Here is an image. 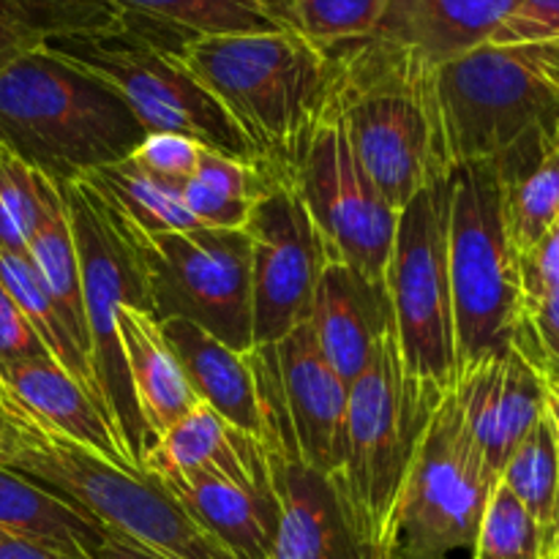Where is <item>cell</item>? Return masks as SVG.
<instances>
[{
    "label": "cell",
    "instance_id": "cell-32",
    "mask_svg": "<svg viewBox=\"0 0 559 559\" xmlns=\"http://www.w3.org/2000/svg\"><path fill=\"white\" fill-rule=\"evenodd\" d=\"M500 484H506L516 500L538 519L549 540L559 497V435L549 415L544 413V418L519 442L502 469Z\"/></svg>",
    "mask_w": 559,
    "mask_h": 559
},
{
    "label": "cell",
    "instance_id": "cell-10",
    "mask_svg": "<svg viewBox=\"0 0 559 559\" xmlns=\"http://www.w3.org/2000/svg\"><path fill=\"white\" fill-rule=\"evenodd\" d=\"M69 207L71 233H74L76 260L82 276V304H85L87 336H91V364L102 388L104 409L109 415L120 448L134 469H140L147 431L131 391L129 366L118 336L115 311L134 306L147 311L145 278L134 246L107 216L98 197L85 183L58 186ZM142 473V469H140Z\"/></svg>",
    "mask_w": 559,
    "mask_h": 559
},
{
    "label": "cell",
    "instance_id": "cell-1",
    "mask_svg": "<svg viewBox=\"0 0 559 559\" xmlns=\"http://www.w3.org/2000/svg\"><path fill=\"white\" fill-rule=\"evenodd\" d=\"M333 102L349 145L380 194L402 211L453 169L442 126L437 66L380 36L325 49Z\"/></svg>",
    "mask_w": 559,
    "mask_h": 559
},
{
    "label": "cell",
    "instance_id": "cell-5",
    "mask_svg": "<svg viewBox=\"0 0 559 559\" xmlns=\"http://www.w3.org/2000/svg\"><path fill=\"white\" fill-rule=\"evenodd\" d=\"M0 424L11 442L5 469L63 497L82 513L164 559H222L224 551L145 473L107 462L47 429L0 385Z\"/></svg>",
    "mask_w": 559,
    "mask_h": 559
},
{
    "label": "cell",
    "instance_id": "cell-43",
    "mask_svg": "<svg viewBox=\"0 0 559 559\" xmlns=\"http://www.w3.org/2000/svg\"><path fill=\"white\" fill-rule=\"evenodd\" d=\"M87 559H164L153 551H147L145 546L134 544V540L123 538L118 533H107V538L96 546V549L87 555Z\"/></svg>",
    "mask_w": 559,
    "mask_h": 559
},
{
    "label": "cell",
    "instance_id": "cell-28",
    "mask_svg": "<svg viewBox=\"0 0 559 559\" xmlns=\"http://www.w3.org/2000/svg\"><path fill=\"white\" fill-rule=\"evenodd\" d=\"M123 20L115 0H0V69L52 38L109 31Z\"/></svg>",
    "mask_w": 559,
    "mask_h": 559
},
{
    "label": "cell",
    "instance_id": "cell-13",
    "mask_svg": "<svg viewBox=\"0 0 559 559\" xmlns=\"http://www.w3.org/2000/svg\"><path fill=\"white\" fill-rule=\"evenodd\" d=\"M289 183L320 235L328 262L385 282L399 211L355 156L333 96L300 151Z\"/></svg>",
    "mask_w": 559,
    "mask_h": 559
},
{
    "label": "cell",
    "instance_id": "cell-7",
    "mask_svg": "<svg viewBox=\"0 0 559 559\" xmlns=\"http://www.w3.org/2000/svg\"><path fill=\"white\" fill-rule=\"evenodd\" d=\"M167 31L145 16L126 14L118 27L52 38L44 49L107 82L145 131L189 136L207 151L262 169L249 136L180 60L186 36Z\"/></svg>",
    "mask_w": 559,
    "mask_h": 559
},
{
    "label": "cell",
    "instance_id": "cell-24",
    "mask_svg": "<svg viewBox=\"0 0 559 559\" xmlns=\"http://www.w3.org/2000/svg\"><path fill=\"white\" fill-rule=\"evenodd\" d=\"M118 320L120 347L129 366L131 391L145 424L147 442L178 424L183 415L200 404L191 391L173 347L164 338L162 325L147 311L134 306H120Z\"/></svg>",
    "mask_w": 559,
    "mask_h": 559
},
{
    "label": "cell",
    "instance_id": "cell-11",
    "mask_svg": "<svg viewBox=\"0 0 559 559\" xmlns=\"http://www.w3.org/2000/svg\"><path fill=\"white\" fill-rule=\"evenodd\" d=\"M453 169L431 180L399 211L385 287L393 309L399 353L420 380L440 391L456 382V336L448 235H451Z\"/></svg>",
    "mask_w": 559,
    "mask_h": 559
},
{
    "label": "cell",
    "instance_id": "cell-12",
    "mask_svg": "<svg viewBox=\"0 0 559 559\" xmlns=\"http://www.w3.org/2000/svg\"><path fill=\"white\" fill-rule=\"evenodd\" d=\"M500 484L445 393L409 469L393 530V559H445L473 549Z\"/></svg>",
    "mask_w": 559,
    "mask_h": 559
},
{
    "label": "cell",
    "instance_id": "cell-47",
    "mask_svg": "<svg viewBox=\"0 0 559 559\" xmlns=\"http://www.w3.org/2000/svg\"><path fill=\"white\" fill-rule=\"evenodd\" d=\"M9 456H11V442H9V435H5L3 424H0V467L9 464Z\"/></svg>",
    "mask_w": 559,
    "mask_h": 559
},
{
    "label": "cell",
    "instance_id": "cell-23",
    "mask_svg": "<svg viewBox=\"0 0 559 559\" xmlns=\"http://www.w3.org/2000/svg\"><path fill=\"white\" fill-rule=\"evenodd\" d=\"M158 325L194 396L229 426L262 440L260 393L249 358L189 320H164Z\"/></svg>",
    "mask_w": 559,
    "mask_h": 559
},
{
    "label": "cell",
    "instance_id": "cell-3",
    "mask_svg": "<svg viewBox=\"0 0 559 559\" xmlns=\"http://www.w3.org/2000/svg\"><path fill=\"white\" fill-rule=\"evenodd\" d=\"M145 134L107 82L44 47L0 69V142L52 183L123 162Z\"/></svg>",
    "mask_w": 559,
    "mask_h": 559
},
{
    "label": "cell",
    "instance_id": "cell-8",
    "mask_svg": "<svg viewBox=\"0 0 559 559\" xmlns=\"http://www.w3.org/2000/svg\"><path fill=\"white\" fill-rule=\"evenodd\" d=\"M456 377L511 349L524 314L519 251L502 211V183L491 162L453 167L451 235Z\"/></svg>",
    "mask_w": 559,
    "mask_h": 559
},
{
    "label": "cell",
    "instance_id": "cell-29",
    "mask_svg": "<svg viewBox=\"0 0 559 559\" xmlns=\"http://www.w3.org/2000/svg\"><path fill=\"white\" fill-rule=\"evenodd\" d=\"M126 14L145 16L180 36H249L289 31L282 0H115Z\"/></svg>",
    "mask_w": 559,
    "mask_h": 559
},
{
    "label": "cell",
    "instance_id": "cell-39",
    "mask_svg": "<svg viewBox=\"0 0 559 559\" xmlns=\"http://www.w3.org/2000/svg\"><path fill=\"white\" fill-rule=\"evenodd\" d=\"M180 197L183 205L202 227L213 229H243L251 216V200H235V197L218 194L211 186L200 183L197 178H189L180 183Z\"/></svg>",
    "mask_w": 559,
    "mask_h": 559
},
{
    "label": "cell",
    "instance_id": "cell-16",
    "mask_svg": "<svg viewBox=\"0 0 559 559\" xmlns=\"http://www.w3.org/2000/svg\"><path fill=\"white\" fill-rule=\"evenodd\" d=\"M262 445L278 502L271 559H391L355 530L333 480L298 456L271 413H262Z\"/></svg>",
    "mask_w": 559,
    "mask_h": 559
},
{
    "label": "cell",
    "instance_id": "cell-21",
    "mask_svg": "<svg viewBox=\"0 0 559 559\" xmlns=\"http://www.w3.org/2000/svg\"><path fill=\"white\" fill-rule=\"evenodd\" d=\"M519 0H388L374 36L445 66L495 38Z\"/></svg>",
    "mask_w": 559,
    "mask_h": 559
},
{
    "label": "cell",
    "instance_id": "cell-18",
    "mask_svg": "<svg viewBox=\"0 0 559 559\" xmlns=\"http://www.w3.org/2000/svg\"><path fill=\"white\" fill-rule=\"evenodd\" d=\"M233 559H271L278 502L271 478L235 480L216 469L147 475Z\"/></svg>",
    "mask_w": 559,
    "mask_h": 559
},
{
    "label": "cell",
    "instance_id": "cell-33",
    "mask_svg": "<svg viewBox=\"0 0 559 559\" xmlns=\"http://www.w3.org/2000/svg\"><path fill=\"white\" fill-rule=\"evenodd\" d=\"M388 0H282L289 31L320 49L374 36Z\"/></svg>",
    "mask_w": 559,
    "mask_h": 559
},
{
    "label": "cell",
    "instance_id": "cell-37",
    "mask_svg": "<svg viewBox=\"0 0 559 559\" xmlns=\"http://www.w3.org/2000/svg\"><path fill=\"white\" fill-rule=\"evenodd\" d=\"M200 151V142L189 140V136L169 134V131H147L129 158L156 178L183 183L194 175Z\"/></svg>",
    "mask_w": 559,
    "mask_h": 559
},
{
    "label": "cell",
    "instance_id": "cell-38",
    "mask_svg": "<svg viewBox=\"0 0 559 559\" xmlns=\"http://www.w3.org/2000/svg\"><path fill=\"white\" fill-rule=\"evenodd\" d=\"M191 178L211 186V189L218 191V194L235 197V200H251V202L260 200L262 191L273 183L262 169L238 162V158L222 156V153L216 151H207V147H202L200 151V162H197V169Z\"/></svg>",
    "mask_w": 559,
    "mask_h": 559
},
{
    "label": "cell",
    "instance_id": "cell-15",
    "mask_svg": "<svg viewBox=\"0 0 559 559\" xmlns=\"http://www.w3.org/2000/svg\"><path fill=\"white\" fill-rule=\"evenodd\" d=\"M260 404L271 407L293 435L295 451L328 478L342 467L349 385L333 371L309 320L271 347L246 353Z\"/></svg>",
    "mask_w": 559,
    "mask_h": 559
},
{
    "label": "cell",
    "instance_id": "cell-2",
    "mask_svg": "<svg viewBox=\"0 0 559 559\" xmlns=\"http://www.w3.org/2000/svg\"><path fill=\"white\" fill-rule=\"evenodd\" d=\"M186 69L260 153L262 173L289 180L333 96V60L295 31L197 36L178 47Z\"/></svg>",
    "mask_w": 559,
    "mask_h": 559
},
{
    "label": "cell",
    "instance_id": "cell-25",
    "mask_svg": "<svg viewBox=\"0 0 559 559\" xmlns=\"http://www.w3.org/2000/svg\"><path fill=\"white\" fill-rule=\"evenodd\" d=\"M0 530L66 559H87L107 530L63 497L0 467Z\"/></svg>",
    "mask_w": 559,
    "mask_h": 559
},
{
    "label": "cell",
    "instance_id": "cell-42",
    "mask_svg": "<svg viewBox=\"0 0 559 559\" xmlns=\"http://www.w3.org/2000/svg\"><path fill=\"white\" fill-rule=\"evenodd\" d=\"M49 358L41 338L31 328L27 317L11 298L9 289L0 284V364H14V360Z\"/></svg>",
    "mask_w": 559,
    "mask_h": 559
},
{
    "label": "cell",
    "instance_id": "cell-41",
    "mask_svg": "<svg viewBox=\"0 0 559 559\" xmlns=\"http://www.w3.org/2000/svg\"><path fill=\"white\" fill-rule=\"evenodd\" d=\"M519 271H522L524 306L535 304L559 287V216L546 229L544 238L519 257Z\"/></svg>",
    "mask_w": 559,
    "mask_h": 559
},
{
    "label": "cell",
    "instance_id": "cell-44",
    "mask_svg": "<svg viewBox=\"0 0 559 559\" xmlns=\"http://www.w3.org/2000/svg\"><path fill=\"white\" fill-rule=\"evenodd\" d=\"M0 559H66L55 551L41 549V546L31 544L25 538H16V535L0 530Z\"/></svg>",
    "mask_w": 559,
    "mask_h": 559
},
{
    "label": "cell",
    "instance_id": "cell-14",
    "mask_svg": "<svg viewBox=\"0 0 559 559\" xmlns=\"http://www.w3.org/2000/svg\"><path fill=\"white\" fill-rule=\"evenodd\" d=\"M251 240L254 347H271L311 317L325 249L289 180H273L246 222Z\"/></svg>",
    "mask_w": 559,
    "mask_h": 559
},
{
    "label": "cell",
    "instance_id": "cell-19",
    "mask_svg": "<svg viewBox=\"0 0 559 559\" xmlns=\"http://www.w3.org/2000/svg\"><path fill=\"white\" fill-rule=\"evenodd\" d=\"M309 325L333 371L353 385L371 364L382 338L393 331L385 282L328 262L311 300Z\"/></svg>",
    "mask_w": 559,
    "mask_h": 559
},
{
    "label": "cell",
    "instance_id": "cell-26",
    "mask_svg": "<svg viewBox=\"0 0 559 559\" xmlns=\"http://www.w3.org/2000/svg\"><path fill=\"white\" fill-rule=\"evenodd\" d=\"M80 180L102 200L109 216L131 235L151 238V235L202 227L186 211L180 183L145 173L131 158L93 169Z\"/></svg>",
    "mask_w": 559,
    "mask_h": 559
},
{
    "label": "cell",
    "instance_id": "cell-48",
    "mask_svg": "<svg viewBox=\"0 0 559 559\" xmlns=\"http://www.w3.org/2000/svg\"><path fill=\"white\" fill-rule=\"evenodd\" d=\"M222 559H233V557H229V555H227V551H224V555H222Z\"/></svg>",
    "mask_w": 559,
    "mask_h": 559
},
{
    "label": "cell",
    "instance_id": "cell-46",
    "mask_svg": "<svg viewBox=\"0 0 559 559\" xmlns=\"http://www.w3.org/2000/svg\"><path fill=\"white\" fill-rule=\"evenodd\" d=\"M549 559H559V497H557L555 522H551L549 527Z\"/></svg>",
    "mask_w": 559,
    "mask_h": 559
},
{
    "label": "cell",
    "instance_id": "cell-20",
    "mask_svg": "<svg viewBox=\"0 0 559 559\" xmlns=\"http://www.w3.org/2000/svg\"><path fill=\"white\" fill-rule=\"evenodd\" d=\"M0 385L31 418L76 445L98 453L107 462L134 469L120 448L112 424L91 393L52 358H31L0 364ZM140 473V469H136Z\"/></svg>",
    "mask_w": 559,
    "mask_h": 559
},
{
    "label": "cell",
    "instance_id": "cell-36",
    "mask_svg": "<svg viewBox=\"0 0 559 559\" xmlns=\"http://www.w3.org/2000/svg\"><path fill=\"white\" fill-rule=\"evenodd\" d=\"M511 347L519 349L546 382L559 380V287L524 306Z\"/></svg>",
    "mask_w": 559,
    "mask_h": 559
},
{
    "label": "cell",
    "instance_id": "cell-30",
    "mask_svg": "<svg viewBox=\"0 0 559 559\" xmlns=\"http://www.w3.org/2000/svg\"><path fill=\"white\" fill-rule=\"evenodd\" d=\"M0 284L9 289V295L16 300L22 314L27 317V322H31V328L36 331V336L41 338L49 358H52L55 364L63 366V369L91 393L93 402L104 409L102 388H98L96 374H93L91 358H87V355L76 347L74 338H71L69 328H66L52 295L44 287L41 276H38V271L33 267L31 257L11 254V251L0 249ZM104 415H107V409H104Z\"/></svg>",
    "mask_w": 559,
    "mask_h": 559
},
{
    "label": "cell",
    "instance_id": "cell-45",
    "mask_svg": "<svg viewBox=\"0 0 559 559\" xmlns=\"http://www.w3.org/2000/svg\"><path fill=\"white\" fill-rule=\"evenodd\" d=\"M546 415H549L559 435V380L546 382Z\"/></svg>",
    "mask_w": 559,
    "mask_h": 559
},
{
    "label": "cell",
    "instance_id": "cell-22",
    "mask_svg": "<svg viewBox=\"0 0 559 559\" xmlns=\"http://www.w3.org/2000/svg\"><path fill=\"white\" fill-rule=\"evenodd\" d=\"M140 469L145 475L216 469L235 480L271 478L262 440L229 426L222 415L202 402L178 424L147 442Z\"/></svg>",
    "mask_w": 559,
    "mask_h": 559
},
{
    "label": "cell",
    "instance_id": "cell-40",
    "mask_svg": "<svg viewBox=\"0 0 559 559\" xmlns=\"http://www.w3.org/2000/svg\"><path fill=\"white\" fill-rule=\"evenodd\" d=\"M559 38V0H519L489 44H527Z\"/></svg>",
    "mask_w": 559,
    "mask_h": 559
},
{
    "label": "cell",
    "instance_id": "cell-6",
    "mask_svg": "<svg viewBox=\"0 0 559 559\" xmlns=\"http://www.w3.org/2000/svg\"><path fill=\"white\" fill-rule=\"evenodd\" d=\"M453 167L511 164L559 140V38L484 44L437 69Z\"/></svg>",
    "mask_w": 559,
    "mask_h": 559
},
{
    "label": "cell",
    "instance_id": "cell-4",
    "mask_svg": "<svg viewBox=\"0 0 559 559\" xmlns=\"http://www.w3.org/2000/svg\"><path fill=\"white\" fill-rule=\"evenodd\" d=\"M442 399L445 391L407 369L396 328L349 385L342 467L331 480L355 530L391 559L399 502Z\"/></svg>",
    "mask_w": 559,
    "mask_h": 559
},
{
    "label": "cell",
    "instance_id": "cell-9",
    "mask_svg": "<svg viewBox=\"0 0 559 559\" xmlns=\"http://www.w3.org/2000/svg\"><path fill=\"white\" fill-rule=\"evenodd\" d=\"M118 229L134 246L153 320H189L235 353L254 349L251 240L246 229L197 227L151 238L126 233L120 224Z\"/></svg>",
    "mask_w": 559,
    "mask_h": 559
},
{
    "label": "cell",
    "instance_id": "cell-35",
    "mask_svg": "<svg viewBox=\"0 0 559 559\" xmlns=\"http://www.w3.org/2000/svg\"><path fill=\"white\" fill-rule=\"evenodd\" d=\"M38 216V173L0 142V249L27 257Z\"/></svg>",
    "mask_w": 559,
    "mask_h": 559
},
{
    "label": "cell",
    "instance_id": "cell-34",
    "mask_svg": "<svg viewBox=\"0 0 559 559\" xmlns=\"http://www.w3.org/2000/svg\"><path fill=\"white\" fill-rule=\"evenodd\" d=\"M473 559H549L546 530L506 484H497L486 502Z\"/></svg>",
    "mask_w": 559,
    "mask_h": 559
},
{
    "label": "cell",
    "instance_id": "cell-31",
    "mask_svg": "<svg viewBox=\"0 0 559 559\" xmlns=\"http://www.w3.org/2000/svg\"><path fill=\"white\" fill-rule=\"evenodd\" d=\"M497 175L502 183L508 235L522 257L544 238L559 216V140L527 162L506 169L497 167Z\"/></svg>",
    "mask_w": 559,
    "mask_h": 559
},
{
    "label": "cell",
    "instance_id": "cell-17",
    "mask_svg": "<svg viewBox=\"0 0 559 559\" xmlns=\"http://www.w3.org/2000/svg\"><path fill=\"white\" fill-rule=\"evenodd\" d=\"M448 393L497 478L546 413V380L513 347L462 371Z\"/></svg>",
    "mask_w": 559,
    "mask_h": 559
},
{
    "label": "cell",
    "instance_id": "cell-27",
    "mask_svg": "<svg viewBox=\"0 0 559 559\" xmlns=\"http://www.w3.org/2000/svg\"><path fill=\"white\" fill-rule=\"evenodd\" d=\"M38 202L41 216L27 243V257L41 276L44 287L52 295L66 328L76 347L91 358V336H87L85 304H82V276L76 260L74 233H71L69 207L58 183L38 175Z\"/></svg>",
    "mask_w": 559,
    "mask_h": 559
}]
</instances>
